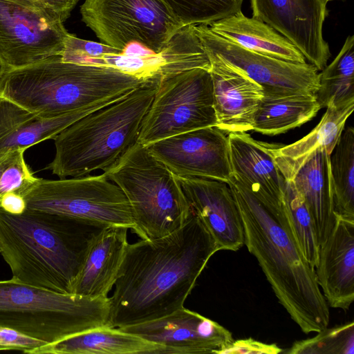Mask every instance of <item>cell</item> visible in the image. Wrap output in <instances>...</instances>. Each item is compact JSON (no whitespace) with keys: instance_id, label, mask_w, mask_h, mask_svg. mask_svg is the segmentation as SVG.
Returning <instances> with one entry per match:
<instances>
[{"instance_id":"obj_1","label":"cell","mask_w":354,"mask_h":354,"mask_svg":"<svg viewBox=\"0 0 354 354\" xmlns=\"http://www.w3.org/2000/svg\"><path fill=\"white\" fill-rule=\"evenodd\" d=\"M218 251L213 237L192 210L184 225L173 233L129 243L109 297L106 326H132L183 308Z\"/></svg>"},{"instance_id":"obj_2","label":"cell","mask_w":354,"mask_h":354,"mask_svg":"<svg viewBox=\"0 0 354 354\" xmlns=\"http://www.w3.org/2000/svg\"><path fill=\"white\" fill-rule=\"evenodd\" d=\"M245 245L290 318L306 334L328 326V306L297 241L283 198L258 195L231 178Z\"/></svg>"},{"instance_id":"obj_3","label":"cell","mask_w":354,"mask_h":354,"mask_svg":"<svg viewBox=\"0 0 354 354\" xmlns=\"http://www.w3.org/2000/svg\"><path fill=\"white\" fill-rule=\"evenodd\" d=\"M106 225L26 209L0 208V254L12 278L62 294H73L88 248Z\"/></svg>"},{"instance_id":"obj_4","label":"cell","mask_w":354,"mask_h":354,"mask_svg":"<svg viewBox=\"0 0 354 354\" xmlns=\"http://www.w3.org/2000/svg\"><path fill=\"white\" fill-rule=\"evenodd\" d=\"M144 82L112 68L66 62L58 55L7 69L0 79V97L52 118L111 103Z\"/></svg>"},{"instance_id":"obj_5","label":"cell","mask_w":354,"mask_h":354,"mask_svg":"<svg viewBox=\"0 0 354 354\" xmlns=\"http://www.w3.org/2000/svg\"><path fill=\"white\" fill-rule=\"evenodd\" d=\"M158 84L145 82L63 129L53 139L55 153L46 169L66 178L111 167L138 142Z\"/></svg>"},{"instance_id":"obj_6","label":"cell","mask_w":354,"mask_h":354,"mask_svg":"<svg viewBox=\"0 0 354 354\" xmlns=\"http://www.w3.org/2000/svg\"><path fill=\"white\" fill-rule=\"evenodd\" d=\"M122 191L131 207L132 230L153 240L180 229L191 214L174 174L136 142L103 173Z\"/></svg>"},{"instance_id":"obj_7","label":"cell","mask_w":354,"mask_h":354,"mask_svg":"<svg viewBox=\"0 0 354 354\" xmlns=\"http://www.w3.org/2000/svg\"><path fill=\"white\" fill-rule=\"evenodd\" d=\"M109 297L62 294L15 278L0 281V326L50 344L107 325Z\"/></svg>"},{"instance_id":"obj_8","label":"cell","mask_w":354,"mask_h":354,"mask_svg":"<svg viewBox=\"0 0 354 354\" xmlns=\"http://www.w3.org/2000/svg\"><path fill=\"white\" fill-rule=\"evenodd\" d=\"M26 209L104 225L134 226L122 191L104 174L59 180L38 178L24 195Z\"/></svg>"},{"instance_id":"obj_9","label":"cell","mask_w":354,"mask_h":354,"mask_svg":"<svg viewBox=\"0 0 354 354\" xmlns=\"http://www.w3.org/2000/svg\"><path fill=\"white\" fill-rule=\"evenodd\" d=\"M80 11L100 42L122 52L136 44L159 53L183 27L160 0H85Z\"/></svg>"},{"instance_id":"obj_10","label":"cell","mask_w":354,"mask_h":354,"mask_svg":"<svg viewBox=\"0 0 354 354\" xmlns=\"http://www.w3.org/2000/svg\"><path fill=\"white\" fill-rule=\"evenodd\" d=\"M216 125L209 70L196 68L158 82L138 142L147 146L172 136Z\"/></svg>"},{"instance_id":"obj_11","label":"cell","mask_w":354,"mask_h":354,"mask_svg":"<svg viewBox=\"0 0 354 354\" xmlns=\"http://www.w3.org/2000/svg\"><path fill=\"white\" fill-rule=\"evenodd\" d=\"M57 13L28 0H0V58L7 69L61 55L69 33Z\"/></svg>"},{"instance_id":"obj_12","label":"cell","mask_w":354,"mask_h":354,"mask_svg":"<svg viewBox=\"0 0 354 354\" xmlns=\"http://www.w3.org/2000/svg\"><path fill=\"white\" fill-rule=\"evenodd\" d=\"M207 55L240 69L263 89L292 90L315 93L317 68L310 63H295L249 50L212 32L207 25L194 26Z\"/></svg>"},{"instance_id":"obj_13","label":"cell","mask_w":354,"mask_h":354,"mask_svg":"<svg viewBox=\"0 0 354 354\" xmlns=\"http://www.w3.org/2000/svg\"><path fill=\"white\" fill-rule=\"evenodd\" d=\"M82 64L112 68L145 82H157L185 71L210 68L209 58L194 26L182 27L159 53L142 46L135 50L130 45L120 53L89 59Z\"/></svg>"},{"instance_id":"obj_14","label":"cell","mask_w":354,"mask_h":354,"mask_svg":"<svg viewBox=\"0 0 354 354\" xmlns=\"http://www.w3.org/2000/svg\"><path fill=\"white\" fill-rule=\"evenodd\" d=\"M175 176L229 183L227 134L209 127L172 136L146 146Z\"/></svg>"},{"instance_id":"obj_15","label":"cell","mask_w":354,"mask_h":354,"mask_svg":"<svg viewBox=\"0 0 354 354\" xmlns=\"http://www.w3.org/2000/svg\"><path fill=\"white\" fill-rule=\"evenodd\" d=\"M327 3L326 0H250L252 17L288 39L318 71L330 57L323 37Z\"/></svg>"},{"instance_id":"obj_16","label":"cell","mask_w":354,"mask_h":354,"mask_svg":"<svg viewBox=\"0 0 354 354\" xmlns=\"http://www.w3.org/2000/svg\"><path fill=\"white\" fill-rule=\"evenodd\" d=\"M162 346L160 353H214L234 341L217 322L184 306L154 320L118 328Z\"/></svg>"},{"instance_id":"obj_17","label":"cell","mask_w":354,"mask_h":354,"mask_svg":"<svg viewBox=\"0 0 354 354\" xmlns=\"http://www.w3.org/2000/svg\"><path fill=\"white\" fill-rule=\"evenodd\" d=\"M175 176L191 210L210 233L219 250L237 251L245 245L241 213L227 183Z\"/></svg>"},{"instance_id":"obj_18","label":"cell","mask_w":354,"mask_h":354,"mask_svg":"<svg viewBox=\"0 0 354 354\" xmlns=\"http://www.w3.org/2000/svg\"><path fill=\"white\" fill-rule=\"evenodd\" d=\"M212 81L216 127L228 134L252 131L263 88L240 69L207 55Z\"/></svg>"},{"instance_id":"obj_19","label":"cell","mask_w":354,"mask_h":354,"mask_svg":"<svg viewBox=\"0 0 354 354\" xmlns=\"http://www.w3.org/2000/svg\"><path fill=\"white\" fill-rule=\"evenodd\" d=\"M315 272L328 306L348 310L354 300V220L337 216Z\"/></svg>"},{"instance_id":"obj_20","label":"cell","mask_w":354,"mask_h":354,"mask_svg":"<svg viewBox=\"0 0 354 354\" xmlns=\"http://www.w3.org/2000/svg\"><path fill=\"white\" fill-rule=\"evenodd\" d=\"M232 178L254 193L283 198L286 180L274 153L279 145L254 140L247 132L227 134Z\"/></svg>"},{"instance_id":"obj_21","label":"cell","mask_w":354,"mask_h":354,"mask_svg":"<svg viewBox=\"0 0 354 354\" xmlns=\"http://www.w3.org/2000/svg\"><path fill=\"white\" fill-rule=\"evenodd\" d=\"M129 228L104 227L92 241L76 280L73 294L108 298L114 286L127 247Z\"/></svg>"},{"instance_id":"obj_22","label":"cell","mask_w":354,"mask_h":354,"mask_svg":"<svg viewBox=\"0 0 354 354\" xmlns=\"http://www.w3.org/2000/svg\"><path fill=\"white\" fill-rule=\"evenodd\" d=\"M107 104L44 118L8 99L0 97V151L27 149L44 140L54 139L75 121Z\"/></svg>"},{"instance_id":"obj_23","label":"cell","mask_w":354,"mask_h":354,"mask_svg":"<svg viewBox=\"0 0 354 354\" xmlns=\"http://www.w3.org/2000/svg\"><path fill=\"white\" fill-rule=\"evenodd\" d=\"M289 180L306 205L320 246L329 236L337 218L330 155L324 149L316 150Z\"/></svg>"},{"instance_id":"obj_24","label":"cell","mask_w":354,"mask_h":354,"mask_svg":"<svg viewBox=\"0 0 354 354\" xmlns=\"http://www.w3.org/2000/svg\"><path fill=\"white\" fill-rule=\"evenodd\" d=\"M217 35L252 52L304 64L303 54L288 39L266 23L241 11L207 25Z\"/></svg>"},{"instance_id":"obj_25","label":"cell","mask_w":354,"mask_h":354,"mask_svg":"<svg viewBox=\"0 0 354 354\" xmlns=\"http://www.w3.org/2000/svg\"><path fill=\"white\" fill-rule=\"evenodd\" d=\"M162 346L118 328L90 329L45 344L30 354H160Z\"/></svg>"},{"instance_id":"obj_26","label":"cell","mask_w":354,"mask_h":354,"mask_svg":"<svg viewBox=\"0 0 354 354\" xmlns=\"http://www.w3.org/2000/svg\"><path fill=\"white\" fill-rule=\"evenodd\" d=\"M320 109L313 93L263 89L252 131L268 136L283 133L308 122Z\"/></svg>"},{"instance_id":"obj_27","label":"cell","mask_w":354,"mask_h":354,"mask_svg":"<svg viewBox=\"0 0 354 354\" xmlns=\"http://www.w3.org/2000/svg\"><path fill=\"white\" fill-rule=\"evenodd\" d=\"M354 104L337 108L330 104L317 125L306 136L275 150L276 163L285 180H289L316 150L324 149L330 155L340 138Z\"/></svg>"},{"instance_id":"obj_28","label":"cell","mask_w":354,"mask_h":354,"mask_svg":"<svg viewBox=\"0 0 354 354\" xmlns=\"http://www.w3.org/2000/svg\"><path fill=\"white\" fill-rule=\"evenodd\" d=\"M354 36L349 35L338 55L319 73L315 93L321 109L330 104L343 108L354 104Z\"/></svg>"},{"instance_id":"obj_29","label":"cell","mask_w":354,"mask_h":354,"mask_svg":"<svg viewBox=\"0 0 354 354\" xmlns=\"http://www.w3.org/2000/svg\"><path fill=\"white\" fill-rule=\"evenodd\" d=\"M337 216L354 220V129H344L330 155Z\"/></svg>"},{"instance_id":"obj_30","label":"cell","mask_w":354,"mask_h":354,"mask_svg":"<svg viewBox=\"0 0 354 354\" xmlns=\"http://www.w3.org/2000/svg\"><path fill=\"white\" fill-rule=\"evenodd\" d=\"M182 26L209 25L241 10L243 0H160Z\"/></svg>"},{"instance_id":"obj_31","label":"cell","mask_w":354,"mask_h":354,"mask_svg":"<svg viewBox=\"0 0 354 354\" xmlns=\"http://www.w3.org/2000/svg\"><path fill=\"white\" fill-rule=\"evenodd\" d=\"M283 202L299 246L306 260L315 268L319 246L312 218L304 199L290 180L285 182Z\"/></svg>"},{"instance_id":"obj_32","label":"cell","mask_w":354,"mask_h":354,"mask_svg":"<svg viewBox=\"0 0 354 354\" xmlns=\"http://www.w3.org/2000/svg\"><path fill=\"white\" fill-rule=\"evenodd\" d=\"M282 353L288 354H354V322L326 327L315 337L297 341Z\"/></svg>"},{"instance_id":"obj_33","label":"cell","mask_w":354,"mask_h":354,"mask_svg":"<svg viewBox=\"0 0 354 354\" xmlns=\"http://www.w3.org/2000/svg\"><path fill=\"white\" fill-rule=\"evenodd\" d=\"M25 149L0 151V201L8 193L24 195L39 178L24 159Z\"/></svg>"},{"instance_id":"obj_34","label":"cell","mask_w":354,"mask_h":354,"mask_svg":"<svg viewBox=\"0 0 354 354\" xmlns=\"http://www.w3.org/2000/svg\"><path fill=\"white\" fill-rule=\"evenodd\" d=\"M121 52L103 43L82 39L68 33L61 58L66 62L82 64L89 59Z\"/></svg>"},{"instance_id":"obj_35","label":"cell","mask_w":354,"mask_h":354,"mask_svg":"<svg viewBox=\"0 0 354 354\" xmlns=\"http://www.w3.org/2000/svg\"><path fill=\"white\" fill-rule=\"evenodd\" d=\"M46 342L16 330L0 326V351H21L28 353Z\"/></svg>"},{"instance_id":"obj_36","label":"cell","mask_w":354,"mask_h":354,"mask_svg":"<svg viewBox=\"0 0 354 354\" xmlns=\"http://www.w3.org/2000/svg\"><path fill=\"white\" fill-rule=\"evenodd\" d=\"M283 349L276 344H266L252 338L233 341L215 351L216 354H278Z\"/></svg>"},{"instance_id":"obj_37","label":"cell","mask_w":354,"mask_h":354,"mask_svg":"<svg viewBox=\"0 0 354 354\" xmlns=\"http://www.w3.org/2000/svg\"><path fill=\"white\" fill-rule=\"evenodd\" d=\"M57 13L65 21L80 0H28Z\"/></svg>"},{"instance_id":"obj_38","label":"cell","mask_w":354,"mask_h":354,"mask_svg":"<svg viewBox=\"0 0 354 354\" xmlns=\"http://www.w3.org/2000/svg\"><path fill=\"white\" fill-rule=\"evenodd\" d=\"M0 208L10 214H19L26 209V204L22 196L11 192L1 198Z\"/></svg>"},{"instance_id":"obj_39","label":"cell","mask_w":354,"mask_h":354,"mask_svg":"<svg viewBox=\"0 0 354 354\" xmlns=\"http://www.w3.org/2000/svg\"><path fill=\"white\" fill-rule=\"evenodd\" d=\"M6 71V67L3 62H2L1 59L0 58V79Z\"/></svg>"},{"instance_id":"obj_40","label":"cell","mask_w":354,"mask_h":354,"mask_svg":"<svg viewBox=\"0 0 354 354\" xmlns=\"http://www.w3.org/2000/svg\"><path fill=\"white\" fill-rule=\"evenodd\" d=\"M326 1H327L328 2V1H332V0H326Z\"/></svg>"}]
</instances>
